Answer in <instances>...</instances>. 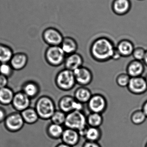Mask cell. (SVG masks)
Masks as SVG:
<instances>
[{
	"label": "cell",
	"mask_w": 147,
	"mask_h": 147,
	"mask_svg": "<svg viewBox=\"0 0 147 147\" xmlns=\"http://www.w3.org/2000/svg\"><path fill=\"white\" fill-rule=\"evenodd\" d=\"M115 47L110 39L99 37L92 43L90 53L92 58L98 62H105L111 59Z\"/></svg>",
	"instance_id": "6da1fadb"
},
{
	"label": "cell",
	"mask_w": 147,
	"mask_h": 147,
	"mask_svg": "<svg viewBox=\"0 0 147 147\" xmlns=\"http://www.w3.org/2000/svg\"><path fill=\"white\" fill-rule=\"evenodd\" d=\"M34 109L40 119L44 121L50 120L56 111V105L54 101L47 96L40 97L36 101Z\"/></svg>",
	"instance_id": "7a4b0ae2"
},
{
	"label": "cell",
	"mask_w": 147,
	"mask_h": 147,
	"mask_svg": "<svg viewBox=\"0 0 147 147\" xmlns=\"http://www.w3.org/2000/svg\"><path fill=\"white\" fill-rule=\"evenodd\" d=\"M66 128L71 129L80 132L88 127L86 116L82 111H74L66 115L64 123Z\"/></svg>",
	"instance_id": "3957f363"
},
{
	"label": "cell",
	"mask_w": 147,
	"mask_h": 147,
	"mask_svg": "<svg viewBox=\"0 0 147 147\" xmlns=\"http://www.w3.org/2000/svg\"><path fill=\"white\" fill-rule=\"evenodd\" d=\"M55 82L57 87L64 91L71 90L77 84L73 71L65 69L57 74Z\"/></svg>",
	"instance_id": "277c9868"
},
{
	"label": "cell",
	"mask_w": 147,
	"mask_h": 147,
	"mask_svg": "<svg viewBox=\"0 0 147 147\" xmlns=\"http://www.w3.org/2000/svg\"><path fill=\"white\" fill-rule=\"evenodd\" d=\"M45 57L49 65L56 67L64 64L66 55L60 46H49L46 50Z\"/></svg>",
	"instance_id": "5b68a950"
},
{
	"label": "cell",
	"mask_w": 147,
	"mask_h": 147,
	"mask_svg": "<svg viewBox=\"0 0 147 147\" xmlns=\"http://www.w3.org/2000/svg\"><path fill=\"white\" fill-rule=\"evenodd\" d=\"M59 110L66 114L74 111H82L84 104L77 101L74 97L69 95L63 96L58 102Z\"/></svg>",
	"instance_id": "8992f818"
},
{
	"label": "cell",
	"mask_w": 147,
	"mask_h": 147,
	"mask_svg": "<svg viewBox=\"0 0 147 147\" xmlns=\"http://www.w3.org/2000/svg\"><path fill=\"white\" fill-rule=\"evenodd\" d=\"M42 38L44 42L49 46H59L61 45L64 37L58 29L51 27L43 31Z\"/></svg>",
	"instance_id": "52a82bcc"
},
{
	"label": "cell",
	"mask_w": 147,
	"mask_h": 147,
	"mask_svg": "<svg viewBox=\"0 0 147 147\" xmlns=\"http://www.w3.org/2000/svg\"><path fill=\"white\" fill-rule=\"evenodd\" d=\"M3 123L6 129L12 133L20 131L25 123L20 112L17 111L7 115Z\"/></svg>",
	"instance_id": "ba28073f"
},
{
	"label": "cell",
	"mask_w": 147,
	"mask_h": 147,
	"mask_svg": "<svg viewBox=\"0 0 147 147\" xmlns=\"http://www.w3.org/2000/svg\"><path fill=\"white\" fill-rule=\"evenodd\" d=\"M87 104L90 112L101 114L105 112L108 106L105 97L98 93L92 95Z\"/></svg>",
	"instance_id": "9c48e42d"
},
{
	"label": "cell",
	"mask_w": 147,
	"mask_h": 147,
	"mask_svg": "<svg viewBox=\"0 0 147 147\" xmlns=\"http://www.w3.org/2000/svg\"><path fill=\"white\" fill-rule=\"evenodd\" d=\"M31 103V98L21 90L15 93L11 105L16 111L21 113L30 107Z\"/></svg>",
	"instance_id": "30bf717a"
},
{
	"label": "cell",
	"mask_w": 147,
	"mask_h": 147,
	"mask_svg": "<svg viewBox=\"0 0 147 147\" xmlns=\"http://www.w3.org/2000/svg\"><path fill=\"white\" fill-rule=\"evenodd\" d=\"M129 92L136 95H141L147 91V84L145 78L140 77L131 78L128 85Z\"/></svg>",
	"instance_id": "8fae6325"
},
{
	"label": "cell",
	"mask_w": 147,
	"mask_h": 147,
	"mask_svg": "<svg viewBox=\"0 0 147 147\" xmlns=\"http://www.w3.org/2000/svg\"><path fill=\"white\" fill-rule=\"evenodd\" d=\"M76 84L80 86H86L92 82L93 74L91 71L84 66H82L73 71Z\"/></svg>",
	"instance_id": "7c38bea8"
},
{
	"label": "cell",
	"mask_w": 147,
	"mask_h": 147,
	"mask_svg": "<svg viewBox=\"0 0 147 147\" xmlns=\"http://www.w3.org/2000/svg\"><path fill=\"white\" fill-rule=\"evenodd\" d=\"M83 63L84 59L82 56L75 53L66 56L64 65L65 69L74 71L83 66Z\"/></svg>",
	"instance_id": "4fadbf2b"
},
{
	"label": "cell",
	"mask_w": 147,
	"mask_h": 147,
	"mask_svg": "<svg viewBox=\"0 0 147 147\" xmlns=\"http://www.w3.org/2000/svg\"><path fill=\"white\" fill-rule=\"evenodd\" d=\"M80 138L81 137L78 131L65 128L61 139L63 143L74 147L79 143Z\"/></svg>",
	"instance_id": "5bb4252c"
},
{
	"label": "cell",
	"mask_w": 147,
	"mask_h": 147,
	"mask_svg": "<svg viewBox=\"0 0 147 147\" xmlns=\"http://www.w3.org/2000/svg\"><path fill=\"white\" fill-rule=\"evenodd\" d=\"M28 60V56L26 53L18 52L13 55L9 63L14 71H18L26 66Z\"/></svg>",
	"instance_id": "9a60e30c"
},
{
	"label": "cell",
	"mask_w": 147,
	"mask_h": 147,
	"mask_svg": "<svg viewBox=\"0 0 147 147\" xmlns=\"http://www.w3.org/2000/svg\"><path fill=\"white\" fill-rule=\"evenodd\" d=\"M145 65L142 61L134 60L130 61L126 68V73L130 78L140 77L145 71Z\"/></svg>",
	"instance_id": "2e32d148"
},
{
	"label": "cell",
	"mask_w": 147,
	"mask_h": 147,
	"mask_svg": "<svg viewBox=\"0 0 147 147\" xmlns=\"http://www.w3.org/2000/svg\"><path fill=\"white\" fill-rule=\"evenodd\" d=\"M21 91L29 98L34 99L39 94L40 87L39 85L35 81L28 80L22 84Z\"/></svg>",
	"instance_id": "e0dca14e"
},
{
	"label": "cell",
	"mask_w": 147,
	"mask_h": 147,
	"mask_svg": "<svg viewBox=\"0 0 147 147\" xmlns=\"http://www.w3.org/2000/svg\"><path fill=\"white\" fill-rule=\"evenodd\" d=\"M116 47L121 57H128L132 56L135 48L134 43L128 39L120 40Z\"/></svg>",
	"instance_id": "ac0fdd59"
},
{
	"label": "cell",
	"mask_w": 147,
	"mask_h": 147,
	"mask_svg": "<svg viewBox=\"0 0 147 147\" xmlns=\"http://www.w3.org/2000/svg\"><path fill=\"white\" fill-rule=\"evenodd\" d=\"M93 94L86 86H80L76 89L74 97L78 102L84 104L87 103Z\"/></svg>",
	"instance_id": "d6986e66"
},
{
	"label": "cell",
	"mask_w": 147,
	"mask_h": 147,
	"mask_svg": "<svg viewBox=\"0 0 147 147\" xmlns=\"http://www.w3.org/2000/svg\"><path fill=\"white\" fill-rule=\"evenodd\" d=\"M78 44L76 40L70 36L64 37L60 47L66 55L77 53Z\"/></svg>",
	"instance_id": "ffe728a7"
},
{
	"label": "cell",
	"mask_w": 147,
	"mask_h": 147,
	"mask_svg": "<svg viewBox=\"0 0 147 147\" xmlns=\"http://www.w3.org/2000/svg\"><path fill=\"white\" fill-rule=\"evenodd\" d=\"M112 7L114 12L117 15L121 16L129 12L131 3L129 0H115Z\"/></svg>",
	"instance_id": "44dd1931"
},
{
	"label": "cell",
	"mask_w": 147,
	"mask_h": 147,
	"mask_svg": "<svg viewBox=\"0 0 147 147\" xmlns=\"http://www.w3.org/2000/svg\"><path fill=\"white\" fill-rule=\"evenodd\" d=\"M22 116L25 123L28 124H34L40 119L38 115L34 108L29 107L21 112Z\"/></svg>",
	"instance_id": "7402d4cb"
},
{
	"label": "cell",
	"mask_w": 147,
	"mask_h": 147,
	"mask_svg": "<svg viewBox=\"0 0 147 147\" xmlns=\"http://www.w3.org/2000/svg\"><path fill=\"white\" fill-rule=\"evenodd\" d=\"M102 129L100 127H93L88 126L84 139L86 141L98 142L102 138Z\"/></svg>",
	"instance_id": "603a6c76"
},
{
	"label": "cell",
	"mask_w": 147,
	"mask_h": 147,
	"mask_svg": "<svg viewBox=\"0 0 147 147\" xmlns=\"http://www.w3.org/2000/svg\"><path fill=\"white\" fill-rule=\"evenodd\" d=\"M15 93L8 86L0 89V104L7 106L11 105Z\"/></svg>",
	"instance_id": "cb8c5ba5"
},
{
	"label": "cell",
	"mask_w": 147,
	"mask_h": 147,
	"mask_svg": "<svg viewBox=\"0 0 147 147\" xmlns=\"http://www.w3.org/2000/svg\"><path fill=\"white\" fill-rule=\"evenodd\" d=\"M64 129L63 125L55 124L51 122L47 126V132L48 135L51 138L59 140L61 139Z\"/></svg>",
	"instance_id": "d4e9b609"
},
{
	"label": "cell",
	"mask_w": 147,
	"mask_h": 147,
	"mask_svg": "<svg viewBox=\"0 0 147 147\" xmlns=\"http://www.w3.org/2000/svg\"><path fill=\"white\" fill-rule=\"evenodd\" d=\"M13 54L10 47L0 43V64L9 63Z\"/></svg>",
	"instance_id": "484cf974"
},
{
	"label": "cell",
	"mask_w": 147,
	"mask_h": 147,
	"mask_svg": "<svg viewBox=\"0 0 147 147\" xmlns=\"http://www.w3.org/2000/svg\"><path fill=\"white\" fill-rule=\"evenodd\" d=\"M86 121L89 127L99 128L103 123V117L102 114L90 112L86 116Z\"/></svg>",
	"instance_id": "4316f807"
},
{
	"label": "cell",
	"mask_w": 147,
	"mask_h": 147,
	"mask_svg": "<svg viewBox=\"0 0 147 147\" xmlns=\"http://www.w3.org/2000/svg\"><path fill=\"white\" fill-rule=\"evenodd\" d=\"M147 118L142 110L135 111L131 114L130 120L135 125H140L145 122Z\"/></svg>",
	"instance_id": "83f0119b"
},
{
	"label": "cell",
	"mask_w": 147,
	"mask_h": 147,
	"mask_svg": "<svg viewBox=\"0 0 147 147\" xmlns=\"http://www.w3.org/2000/svg\"><path fill=\"white\" fill-rule=\"evenodd\" d=\"M66 115V113L60 110H56L50 119V121L52 123L63 126L65 123Z\"/></svg>",
	"instance_id": "f1b7e54d"
},
{
	"label": "cell",
	"mask_w": 147,
	"mask_h": 147,
	"mask_svg": "<svg viewBox=\"0 0 147 147\" xmlns=\"http://www.w3.org/2000/svg\"><path fill=\"white\" fill-rule=\"evenodd\" d=\"M130 78V76L127 73H122L117 75L116 79V82L120 87H127L129 84Z\"/></svg>",
	"instance_id": "f546056e"
},
{
	"label": "cell",
	"mask_w": 147,
	"mask_h": 147,
	"mask_svg": "<svg viewBox=\"0 0 147 147\" xmlns=\"http://www.w3.org/2000/svg\"><path fill=\"white\" fill-rule=\"evenodd\" d=\"M14 71L9 63L0 64V74L9 78L13 76Z\"/></svg>",
	"instance_id": "4dcf8cb0"
},
{
	"label": "cell",
	"mask_w": 147,
	"mask_h": 147,
	"mask_svg": "<svg viewBox=\"0 0 147 147\" xmlns=\"http://www.w3.org/2000/svg\"><path fill=\"white\" fill-rule=\"evenodd\" d=\"M146 50H145L143 47H138L135 48L132 54L134 59L142 62L146 54Z\"/></svg>",
	"instance_id": "1f68e13d"
},
{
	"label": "cell",
	"mask_w": 147,
	"mask_h": 147,
	"mask_svg": "<svg viewBox=\"0 0 147 147\" xmlns=\"http://www.w3.org/2000/svg\"><path fill=\"white\" fill-rule=\"evenodd\" d=\"M8 78L0 74V89L8 86Z\"/></svg>",
	"instance_id": "d6a6232c"
},
{
	"label": "cell",
	"mask_w": 147,
	"mask_h": 147,
	"mask_svg": "<svg viewBox=\"0 0 147 147\" xmlns=\"http://www.w3.org/2000/svg\"><path fill=\"white\" fill-rule=\"evenodd\" d=\"M82 147H102L98 142L86 141L83 144Z\"/></svg>",
	"instance_id": "836d02e7"
},
{
	"label": "cell",
	"mask_w": 147,
	"mask_h": 147,
	"mask_svg": "<svg viewBox=\"0 0 147 147\" xmlns=\"http://www.w3.org/2000/svg\"><path fill=\"white\" fill-rule=\"evenodd\" d=\"M7 115L6 111L3 108L0 107V123L4 122Z\"/></svg>",
	"instance_id": "e575fe53"
},
{
	"label": "cell",
	"mask_w": 147,
	"mask_h": 147,
	"mask_svg": "<svg viewBox=\"0 0 147 147\" xmlns=\"http://www.w3.org/2000/svg\"><path fill=\"white\" fill-rule=\"evenodd\" d=\"M122 57L120 53L117 49L116 47H115L114 52H113V54H112V57H111V59L114 60H118Z\"/></svg>",
	"instance_id": "d590c367"
},
{
	"label": "cell",
	"mask_w": 147,
	"mask_h": 147,
	"mask_svg": "<svg viewBox=\"0 0 147 147\" xmlns=\"http://www.w3.org/2000/svg\"><path fill=\"white\" fill-rule=\"evenodd\" d=\"M142 110L143 112L145 113L147 117V100L146 101H145L144 103L142 105Z\"/></svg>",
	"instance_id": "8d00e7d4"
},
{
	"label": "cell",
	"mask_w": 147,
	"mask_h": 147,
	"mask_svg": "<svg viewBox=\"0 0 147 147\" xmlns=\"http://www.w3.org/2000/svg\"><path fill=\"white\" fill-rule=\"evenodd\" d=\"M142 62H143L145 65L147 67V50L146 51V54H145V57H144V59H143Z\"/></svg>",
	"instance_id": "74e56055"
},
{
	"label": "cell",
	"mask_w": 147,
	"mask_h": 147,
	"mask_svg": "<svg viewBox=\"0 0 147 147\" xmlns=\"http://www.w3.org/2000/svg\"><path fill=\"white\" fill-rule=\"evenodd\" d=\"M56 147H72L69 145H66L65 143H63V142L61 143H59V144L57 145Z\"/></svg>",
	"instance_id": "f35d334b"
},
{
	"label": "cell",
	"mask_w": 147,
	"mask_h": 147,
	"mask_svg": "<svg viewBox=\"0 0 147 147\" xmlns=\"http://www.w3.org/2000/svg\"><path fill=\"white\" fill-rule=\"evenodd\" d=\"M145 80H146V82L147 84V75L146 77H145Z\"/></svg>",
	"instance_id": "ab89813d"
},
{
	"label": "cell",
	"mask_w": 147,
	"mask_h": 147,
	"mask_svg": "<svg viewBox=\"0 0 147 147\" xmlns=\"http://www.w3.org/2000/svg\"><path fill=\"white\" fill-rule=\"evenodd\" d=\"M146 147H147V143H146Z\"/></svg>",
	"instance_id": "60d3db41"
}]
</instances>
